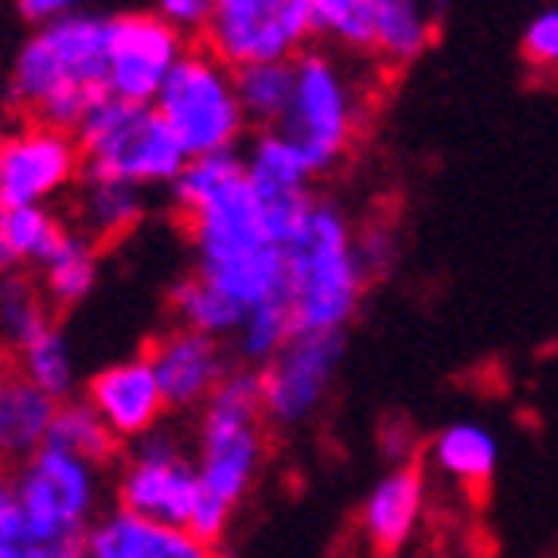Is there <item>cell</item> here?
<instances>
[{"label": "cell", "mask_w": 558, "mask_h": 558, "mask_svg": "<svg viewBox=\"0 0 558 558\" xmlns=\"http://www.w3.org/2000/svg\"><path fill=\"white\" fill-rule=\"evenodd\" d=\"M145 355L157 372L168 414H199L234 367V355L223 340L180 325H168L165 332L153 336Z\"/></svg>", "instance_id": "14"}, {"label": "cell", "mask_w": 558, "mask_h": 558, "mask_svg": "<svg viewBox=\"0 0 558 558\" xmlns=\"http://www.w3.org/2000/svg\"><path fill=\"white\" fill-rule=\"evenodd\" d=\"M168 317H172V325L231 344L246 313L227 293H219L211 281L199 278V274H184V278H177L172 289H168Z\"/></svg>", "instance_id": "25"}, {"label": "cell", "mask_w": 558, "mask_h": 558, "mask_svg": "<svg viewBox=\"0 0 558 558\" xmlns=\"http://www.w3.org/2000/svg\"><path fill=\"white\" fill-rule=\"evenodd\" d=\"M4 234L20 270L36 274L71 234V219H63L56 207H20V211H4Z\"/></svg>", "instance_id": "30"}, {"label": "cell", "mask_w": 558, "mask_h": 558, "mask_svg": "<svg viewBox=\"0 0 558 558\" xmlns=\"http://www.w3.org/2000/svg\"><path fill=\"white\" fill-rule=\"evenodd\" d=\"M344 363V336L293 332L258 367L262 414L270 429H301L325 410Z\"/></svg>", "instance_id": "12"}, {"label": "cell", "mask_w": 558, "mask_h": 558, "mask_svg": "<svg viewBox=\"0 0 558 558\" xmlns=\"http://www.w3.org/2000/svg\"><path fill=\"white\" fill-rule=\"evenodd\" d=\"M20 372L36 383L39 391L51 395L56 402L78 399V360H75V344L71 336L51 320L39 336H32L28 344H20L9 355Z\"/></svg>", "instance_id": "26"}, {"label": "cell", "mask_w": 558, "mask_h": 558, "mask_svg": "<svg viewBox=\"0 0 558 558\" xmlns=\"http://www.w3.org/2000/svg\"><path fill=\"white\" fill-rule=\"evenodd\" d=\"M56 320V308L47 305L44 289L28 270H12L0 278V348L16 352Z\"/></svg>", "instance_id": "28"}, {"label": "cell", "mask_w": 558, "mask_h": 558, "mask_svg": "<svg viewBox=\"0 0 558 558\" xmlns=\"http://www.w3.org/2000/svg\"><path fill=\"white\" fill-rule=\"evenodd\" d=\"M113 500L121 512L192 531L196 508L204 500L192 441L180 438V429L157 426L145 438L121 446L113 469Z\"/></svg>", "instance_id": "9"}, {"label": "cell", "mask_w": 558, "mask_h": 558, "mask_svg": "<svg viewBox=\"0 0 558 558\" xmlns=\"http://www.w3.org/2000/svg\"><path fill=\"white\" fill-rule=\"evenodd\" d=\"M12 512L36 539L78 547L106 512V469L59 446H44L12 469Z\"/></svg>", "instance_id": "7"}, {"label": "cell", "mask_w": 558, "mask_h": 558, "mask_svg": "<svg viewBox=\"0 0 558 558\" xmlns=\"http://www.w3.org/2000/svg\"><path fill=\"white\" fill-rule=\"evenodd\" d=\"M83 149V172L106 180H121L141 192H168L184 172L187 153L165 125L157 106H133L118 98H102L75 130Z\"/></svg>", "instance_id": "6"}, {"label": "cell", "mask_w": 558, "mask_h": 558, "mask_svg": "<svg viewBox=\"0 0 558 558\" xmlns=\"http://www.w3.org/2000/svg\"><path fill=\"white\" fill-rule=\"evenodd\" d=\"M187 47V36L168 28L157 12H113L106 47V98L153 106Z\"/></svg>", "instance_id": "13"}, {"label": "cell", "mask_w": 558, "mask_h": 558, "mask_svg": "<svg viewBox=\"0 0 558 558\" xmlns=\"http://www.w3.org/2000/svg\"><path fill=\"white\" fill-rule=\"evenodd\" d=\"M355 242H360V262L367 278H387L395 270V262H399V239H395L391 227H355Z\"/></svg>", "instance_id": "34"}, {"label": "cell", "mask_w": 558, "mask_h": 558, "mask_svg": "<svg viewBox=\"0 0 558 558\" xmlns=\"http://www.w3.org/2000/svg\"><path fill=\"white\" fill-rule=\"evenodd\" d=\"M379 94V71L367 59H348L340 51L308 44L293 59V98L278 133L301 153L313 177H332L352 160L367 133Z\"/></svg>", "instance_id": "3"}, {"label": "cell", "mask_w": 558, "mask_h": 558, "mask_svg": "<svg viewBox=\"0 0 558 558\" xmlns=\"http://www.w3.org/2000/svg\"><path fill=\"white\" fill-rule=\"evenodd\" d=\"M375 66L399 71L426 56L441 28V0H375Z\"/></svg>", "instance_id": "22"}, {"label": "cell", "mask_w": 558, "mask_h": 558, "mask_svg": "<svg viewBox=\"0 0 558 558\" xmlns=\"http://www.w3.org/2000/svg\"><path fill=\"white\" fill-rule=\"evenodd\" d=\"M47 446H59V449H66V453L94 461V465H102V469L118 465V457H121V441L106 429V422L94 414L83 395L59 402L51 434H47Z\"/></svg>", "instance_id": "29"}, {"label": "cell", "mask_w": 558, "mask_h": 558, "mask_svg": "<svg viewBox=\"0 0 558 558\" xmlns=\"http://www.w3.org/2000/svg\"><path fill=\"white\" fill-rule=\"evenodd\" d=\"M429 473L422 461H395L360 504V539L379 558H395L422 527Z\"/></svg>", "instance_id": "17"}, {"label": "cell", "mask_w": 558, "mask_h": 558, "mask_svg": "<svg viewBox=\"0 0 558 558\" xmlns=\"http://www.w3.org/2000/svg\"><path fill=\"white\" fill-rule=\"evenodd\" d=\"M168 204L192 246V274L211 281L242 313L286 301V246L254 199L242 153L187 160L168 187Z\"/></svg>", "instance_id": "1"}, {"label": "cell", "mask_w": 558, "mask_h": 558, "mask_svg": "<svg viewBox=\"0 0 558 558\" xmlns=\"http://www.w3.org/2000/svg\"><path fill=\"white\" fill-rule=\"evenodd\" d=\"M98 242H90L83 231L71 227L63 242L56 246V254L36 270V281L44 289L47 305L63 313V308H78L102 278V262H98Z\"/></svg>", "instance_id": "24"}, {"label": "cell", "mask_w": 558, "mask_h": 558, "mask_svg": "<svg viewBox=\"0 0 558 558\" xmlns=\"http://www.w3.org/2000/svg\"><path fill=\"white\" fill-rule=\"evenodd\" d=\"M242 168H246L251 192L258 199L262 215H266V223H270L274 239L286 246L301 227V219L308 215V207L317 204L313 168L301 160V153L278 130L254 133L251 145L242 149Z\"/></svg>", "instance_id": "15"}, {"label": "cell", "mask_w": 558, "mask_h": 558, "mask_svg": "<svg viewBox=\"0 0 558 558\" xmlns=\"http://www.w3.org/2000/svg\"><path fill=\"white\" fill-rule=\"evenodd\" d=\"M266 449H270V422L262 414L258 372L234 363L192 426V457L204 500L231 515L239 512L258 484Z\"/></svg>", "instance_id": "5"}, {"label": "cell", "mask_w": 558, "mask_h": 558, "mask_svg": "<svg viewBox=\"0 0 558 558\" xmlns=\"http://www.w3.org/2000/svg\"><path fill=\"white\" fill-rule=\"evenodd\" d=\"M305 12L317 47L375 63V36H379L375 0H305Z\"/></svg>", "instance_id": "23"}, {"label": "cell", "mask_w": 558, "mask_h": 558, "mask_svg": "<svg viewBox=\"0 0 558 558\" xmlns=\"http://www.w3.org/2000/svg\"><path fill=\"white\" fill-rule=\"evenodd\" d=\"M242 113L254 133H270L281 125L293 98V63H254L234 71Z\"/></svg>", "instance_id": "27"}, {"label": "cell", "mask_w": 558, "mask_h": 558, "mask_svg": "<svg viewBox=\"0 0 558 558\" xmlns=\"http://www.w3.org/2000/svg\"><path fill=\"white\" fill-rule=\"evenodd\" d=\"M83 180V149L75 133L9 121L0 125V211L56 207Z\"/></svg>", "instance_id": "11"}, {"label": "cell", "mask_w": 558, "mask_h": 558, "mask_svg": "<svg viewBox=\"0 0 558 558\" xmlns=\"http://www.w3.org/2000/svg\"><path fill=\"white\" fill-rule=\"evenodd\" d=\"M426 473H438L441 481L457 484V488H484L496 476L500 465V441L484 422L457 418L426 441Z\"/></svg>", "instance_id": "21"}, {"label": "cell", "mask_w": 558, "mask_h": 558, "mask_svg": "<svg viewBox=\"0 0 558 558\" xmlns=\"http://www.w3.org/2000/svg\"><path fill=\"white\" fill-rule=\"evenodd\" d=\"M110 16L113 12H78L32 28L0 75V113L75 133L78 121L106 98Z\"/></svg>", "instance_id": "2"}, {"label": "cell", "mask_w": 558, "mask_h": 558, "mask_svg": "<svg viewBox=\"0 0 558 558\" xmlns=\"http://www.w3.org/2000/svg\"><path fill=\"white\" fill-rule=\"evenodd\" d=\"M59 402L44 395L16 363L0 360V465L16 469L47 446Z\"/></svg>", "instance_id": "19"}, {"label": "cell", "mask_w": 558, "mask_h": 558, "mask_svg": "<svg viewBox=\"0 0 558 558\" xmlns=\"http://www.w3.org/2000/svg\"><path fill=\"white\" fill-rule=\"evenodd\" d=\"M83 399L90 402V410L106 422V429H110L121 446H130V441L165 426V414H168L157 372H153V363L145 352L98 367L83 383Z\"/></svg>", "instance_id": "16"}, {"label": "cell", "mask_w": 558, "mask_h": 558, "mask_svg": "<svg viewBox=\"0 0 558 558\" xmlns=\"http://www.w3.org/2000/svg\"><path fill=\"white\" fill-rule=\"evenodd\" d=\"M78 558H223L196 531L106 508L78 543Z\"/></svg>", "instance_id": "18"}, {"label": "cell", "mask_w": 558, "mask_h": 558, "mask_svg": "<svg viewBox=\"0 0 558 558\" xmlns=\"http://www.w3.org/2000/svg\"><path fill=\"white\" fill-rule=\"evenodd\" d=\"M372 278L360 262L352 215L317 196L286 242V305L293 332L344 336Z\"/></svg>", "instance_id": "4"}, {"label": "cell", "mask_w": 558, "mask_h": 558, "mask_svg": "<svg viewBox=\"0 0 558 558\" xmlns=\"http://www.w3.org/2000/svg\"><path fill=\"white\" fill-rule=\"evenodd\" d=\"M16 4V16L39 28V24H51V20L78 16V12H94V0H12Z\"/></svg>", "instance_id": "36"}, {"label": "cell", "mask_w": 558, "mask_h": 558, "mask_svg": "<svg viewBox=\"0 0 558 558\" xmlns=\"http://www.w3.org/2000/svg\"><path fill=\"white\" fill-rule=\"evenodd\" d=\"M145 215H149V192L121 184V180L83 172V180L71 192V227L98 246L130 239L145 223Z\"/></svg>", "instance_id": "20"}, {"label": "cell", "mask_w": 558, "mask_h": 558, "mask_svg": "<svg viewBox=\"0 0 558 558\" xmlns=\"http://www.w3.org/2000/svg\"><path fill=\"white\" fill-rule=\"evenodd\" d=\"M12 270H20V266H16V254H12V246H9V234H4V211H0V278Z\"/></svg>", "instance_id": "37"}, {"label": "cell", "mask_w": 558, "mask_h": 558, "mask_svg": "<svg viewBox=\"0 0 558 558\" xmlns=\"http://www.w3.org/2000/svg\"><path fill=\"white\" fill-rule=\"evenodd\" d=\"M520 51L531 75L558 83V4H547L527 20V28L520 36Z\"/></svg>", "instance_id": "32"}, {"label": "cell", "mask_w": 558, "mask_h": 558, "mask_svg": "<svg viewBox=\"0 0 558 558\" xmlns=\"http://www.w3.org/2000/svg\"><path fill=\"white\" fill-rule=\"evenodd\" d=\"M9 508H12V469L0 465V520L9 515Z\"/></svg>", "instance_id": "38"}, {"label": "cell", "mask_w": 558, "mask_h": 558, "mask_svg": "<svg viewBox=\"0 0 558 558\" xmlns=\"http://www.w3.org/2000/svg\"><path fill=\"white\" fill-rule=\"evenodd\" d=\"M289 336H293V320H289V305H262V308H251L246 317H242L239 332L227 348H231L234 363L242 367H254L258 372L262 363L270 360L281 344H286Z\"/></svg>", "instance_id": "31"}, {"label": "cell", "mask_w": 558, "mask_h": 558, "mask_svg": "<svg viewBox=\"0 0 558 558\" xmlns=\"http://www.w3.org/2000/svg\"><path fill=\"white\" fill-rule=\"evenodd\" d=\"M207 9H211V0H157V16L165 20L168 28H177L180 36H196L204 32L207 24Z\"/></svg>", "instance_id": "35"}, {"label": "cell", "mask_w": 558, "mask_h": 558, "mask_svg": "<svg viewBox=\"0 0 558 558\" xmlns=\"http://www.w3.org/2000/svg\"><path fill=\"white\" fill-rule=\"evenodd\" d=\"M0 558H78V547L36 539V535L24 527V520L9 508V515L0 520Z\"/></svg>", "instance_id": "33"}, {"label": "cell", "mask_w": 558, "mask_h": 558, "mask_svg": "<svg viewBox=\"0 0 558 558\" xmlns=\"http://www.w3.org/2000/svg\"><path fill=\"white\" fill-rule=\"evenodd\" d=\"M153 106L172 130V137L180 141L187 160L239 153V145L251 133L239 90H234V71L199 44L187 47V56L168 75Z\"/></svg>", "instance_id": "8"}, {"label": "cell", "mask_w": 558, "mask_h": 558, "mask_svg": "<svg viewBox=\"0 0 558 558\" xmlns=\"http://www.w3.org/2000/svg\"><path fill=\"white\" fill-rule=\"evenodd\" d=\"M313 44L305 0H211L199 47L231 71L293 63Z\"/></svg>", "instance_id": "10"}]
</instances>
